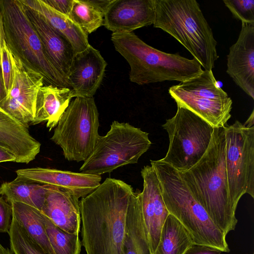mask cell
Masks as SVG:
<instances>
[{"label":"cell","mask_w":254,"mask_h":254,"mask_svg":"<svg viewBox=\"0 0 254 254\" xmlns=\"http://www.w3.org/2000/svg\"><path fill=\"white\" fill-rule=\"evenodd\" d=\"M6 96V92L0 65V103Z\"/></svg>","instance_id":"obj_38"},{"label":"cell","mask_w":254,"mask_h":254,"mask_svg":"<svg viewBox=\"0 0 254 254\" xmlns=\"http://www.w3.org/2000/svg\"><path fill=\"white\" fill-rule=\"evenodd\" d=\"M107 65L100 52L90 45L75 54L66 77L75 98L93 97L102 82Z\"/></svg>","instance_id":"obj_14"},{"label":"cell","mask_w":254,"mask_h":254,"mask_svg":"<svg viewBox=\"0 0 254 254\" xmlns=\"http://www.w3.org/2000/svg\"><path fill=\"white\" fill-rule=\"evenodd\" d=\"M5 37L3 26V21L2 14L0 9V53L3 44L5 42Z\"/></svg>","instance_id":"obj_37"},{"label":"cell","mask_w":254,"mask_h":254,"mask_svg":"<svg viewBox=\"0 0 254 254\" xmlns=\"http://www.w3.org/2000/svg\"><path fill=\"white\" fill-rule=\"evenodd\" d=\"M140 192H134L127 210L124 254H151L142 215Z\"/></svg>","instance_id":"obj_23"},{"label":"cell","mask_w":254,"mask_h":254,"mask_svg":"<svg viewBox=\"0 0 254 254\" xmlns=\"http://www.w3.org/2000/svg\"><path fill=\"white\" fill-rule=\"evenodd\" d=\"M151 144L147 132L128 123L114 121L107 134L100 136L79 171L101 175L123 166L137 163Z\"/></svg>","instance_id":"obj_7"},{"label":"cell","mask_w":254,"mask_h":254,"mask_svg":"<svg viewBox=\"0 0 254 254\" xmlns=\"http://www.w3.org/2000/svg\"><path fill=\"white\" fill-rule=\"evenodd\" d=\"M17 178L66 189L77 198L85 197L100 184L101 175L41 167L18 169Z\"/></svg>","instance_id":"obj_16"},{"label":"cell","mask_w":254,"mask_h":254,"mask_svg":"<svg viewBox=\"0 0 254 254\" xmlns=\"http://www.w3.org/2000/svg\"><path fill=\"white\" fill-rule=\"evenodd\" d=\"M221 252V251L211 247L193 244L184 254H220Z\"/></svg>","instance_id":"obj_34"},{"label":"cell","mask_w":254,"mask_h":254,"mask_svg":"<svg viewBox=\"0 0 254 254\" xmlns=\"http://www.w3.org/2000/svg\"><path fill=\"white\" fill-rule=\"evenodd\" d=\"M225 126L214 127L209 146L190 169L179 174L195 200L226 236L238 220L229 193L225 167Z\"/></svg>","instance_id":"obj_2"},{"label":"cell","mask_w":254,"mask_h":254,"mask_svg":"<svg viewBox=\"0 0 254 254\" xmlns=\"http://www.w3.org/2000/svg\"><path fill=\"white\" fill-rule=\"evenodd\" d=\"M169 93L177 105L196 114L213 127H222L231 117L232 101L220 88L212 70L173 85Z\"/></svg>","instance_id":"obj_10"},{"label":"cell","mask_w":254,"mask_h":254,"mask_svg":"<svg viewBox=\"0 0 254 254\" xmlns=\"http://www.w3.org/2000/svg\"><path fill=\"white\" fill-rule=\"evenodd\" d=\"M99 113L94 98L76 97L71 101L55 127L51 139L69 161H84L100 137Z\"/></svg>","instance_id":"obj_8"},{"label":"cell","mask_w":254,"mask_h":254,"mask_svg":"<svg viewBox=\"0 0 254 254\" xmlns=\"http://www.w3.org/2000/svg\"><path fill=\"white\" fill-rule=\"evenodd\" d=\"M132 187L107 178L79 201L81 244L86 254H124L126 216Z\"/></svg>","instance_id":"obj_1"},{"label":"cell","mask_w":254,"mask_h":254,"mask_svg":"<svg viewBox=\"0 0 254 254\" xmlns=\"http://www.w3.org/2000/svg\"><path fill=\"white\" fill-rule=\"evenodd\" d=\"M114 0H89V1L102 12L104 15Z\"/></svg>","instance_id":"obj_35"},{"label":"cell","mask_w":254,"mask_h":254,"mask_svg":"<svg viewBox=\"0 0 254 254\" xmlns=\"http://www.w3.org/2000/svg\"><path fill=\"white\" fill-rule=\"evenodd\" d=\"M73 97L74 94L71 88L52 84L42 86L37 95L36 114L32 125L47 122L46 127L51 130L57 126Z\"/></svg>","instance_id":"obj_22"},{"label":"cell","mask_w":254,"mask_h":254,"mask_svg":"<svg viewBox=\"0 0 254 254\" xmlns=\"http://www.w3.org/2000/svg\"><path fill=\"white\" fill-rule=\"evenodd\" d=\"M5 41L11 54L49 84L69 88L49 58L20 0H0Z\"/></svg>","instance_id":"obj_6"},{"label":"cell","mask_w":254,"mask_h":254,"mask_svg":"<svg viewBox=\"0 0 254 254\" xmlns=\"http://www.w3.org/2000/svg\"><path fill=\"white\" fill-rule=\"evenodd\" d=\"M162 127L168 133L169 145L160 160L180 172L189 170L201 158L214 130L208 122L179 105L175 115L167 120Z\"/></svg>","instance_id":"obj_9"},{"label":"cell","mask_w":254,"mask_h":254,"mask_svg":"<svg viewBox=\"0 0 254 254\" xmlns=\"http://www.w3.org/2000/svg\"><path fill=\"white\" fill-rule=\"evenodd\" d=\"M150 164L160 181L163 198L169 213L183 225L194 244L229 253L226 236L193 198L179 172L160 160H151Z\"/></svg>","instance_id":"obj_5"},{"label":"cell","mask_w":254,"mask_h":254,"mask_svg":"<svg viewBox=\"0 0 254 254\" xmlns=\"http://www.w3.org/2000/svg\"><path fill=\"white\" fill-rule=\"evenodd\" d=\"M0 65L6 95L13 81V67L11 54L5 42L1 50Z\"/></svg>","instance_id":"obj_31"},{"label":"cell","mask_w":254,"mask_h":254,"mask_svg":"<svg viewBox=\"0 0 254 254\" xmlns=\"http://www.w3.org/2000/svg\"><path fill=\"white\" fill-rule=\"evenodd\" d=\"M58 12L69 17L73 0H43Z\"/></svg>","instance_id":"obj_33"},{"label":"cell","mask_w":254,"mask_h":254,"mask_svg":"<svg viewBox=\"0 0 254 254\" xmlns=\"http://www.w3.org/2000/svg\"><path fill=\"white\" fill-rule=\"evenodd\" d=\"M227 59V73L254 99V24L242 23L238 38L230 47Z\"/></svg>","instance_id":"obj_15"},{"label":"cell","mask_w":254,"mask_h":254,"mask_svg":"<svg viewBox=\"0 0 254 254\" xmlns=\"http://www.w3.org/2000/svg\"><path fill=\"white\" fill-rule=\"evenodd\" d=\"M254 110H253L251 115L247 120V121L243 125L245 127H254Z\"/></svg>","instance_id":"obj_39"},{"label":"cell","mask_w":254,"mask_h":254,"mask_svg":"<svg viewBox=\"0 0 254 254\" xmlns=\"http://www.w3.org/2000/svg\"><path fill=\"white\" fill-rule=\"evenodd\" d=\"M25 8L51 62L67 80L66 77L75 54L71 44L38 15L26 7Z\"/></svg>","instance_id":"obj_20"},{"label":"cell","mask_w":254,"mask_h":254,"mask_svg":"<svg viewBox=\"0 0 254 254\" xmlns=\"http://www.w3.org/2000/svg\"><path fill=\"white\" fill-rule=\"evenodd\" d=\"M223 1L234 17L242 23L254 24V0H224Z\"/></svg>","instance_id":"obj_30"},{"label":"cell","mask_w":254,"mask_h":254,"mask_svg":"<svg viewBox=\"0 0 254 254\" xmlns=\"http://www.w3.org/2000/svg\"><path fill=\"white\" fill-rule=\"evenodd\" d=\"M8 234L10 249L14 254H48L28 235L13 216Z\"/></svg>","instance_id":"obj_29"},{"label":"cell","mask_w":254,"mask_h":254,"mask_svg":"<svg viewBox=\"0 0 254 254\" xmlns=\"http://www.w3.org/2000/svg\"><path fill=\"white\" fill-rule=\"evenodd\" d=\"M141 174L143 180V190L140 192L142 215L151 254H153L163 224L170 213L154 168L151 166H145L142 169Z\"/></svg>","instance_id":"obj_13"},{"label":"cell","mask_w":254,"mask_h":254,"mask_svg":"<svg viewBox=\"0 0 254 254\" xmlns=\"http://www.w3.org/2000/svg\"><path fill=\"white\" fill-rule=\"evenodd\" d=\"M225 167L229 196L236 211L245 193L254 198V127L236 121L225 126Z\"/></svg>","instance_id":"obj_11"},{"label":"cell","mask_w":254,"mask_h":254,"mask_svg":"<svg viewBox=\"0 0 254 254\" xmlns=\"http://www.w3.org/2000/svg\"><path fill=\"white\" fill-rule=\"evenodd\" d=\"M69 17L88 34L103 25L104 14L89 0H73Z\"/></svg>","instance_id":"obj_27"},{"label":"cell","mask_w":254,"mask_h":254,"mask_svg":"<svg viewBox=\"0 0 254 254\" xmlns=\"http://www.w3.org/2000/svg\"><path fill=\"white\" fill-rule=\"evenodd\" d=\"M49 240L56 254H80L81 242L79 234L68 233L56 226L43 214Z\"/></svg>","instance_id":"obj_28"},{"label":"cell","mask_w":254,"mask_h":254,"mask_svg":"<svg viewBox=\"0 0 254 254\" xmlns=\"http://www.w3.org/2000/svg\"><path fill=\"white\" fill-rule=\"evenodd\" d=\"M155 0H114L104 15L103 25L113 33L133 32L153 24Z\"/></svg>","instance_id":"obj_17"},{"label":"cell","mask_w":254,"mask_h":254,"mask_svg":"<svg viewBox=\"0 0 254 254\" xmlns=\"http://www.w3.org/2000/svg\"><path fill=\"white\" fill-rule=\"evenodd\" d=\"M11 58L13 81L0 108L28 127L34 120L37 95L44 79L12 54Z\"/></svg>","instance_id":"obj_12"},{"label":"cell","mask_w":254,"mask_h":254,"mask_svg":"<svg viewBox=\"0 0 254 254\" xmlns=\"http://www.w3.org/2000/svg\"><path fill=\"white\" fill-rule=\"evenodd\" d=\"M47 185L16 178L0 187V194L8 202L15 201L32 206L41 211L47 190Z\"/></svg>","instance_id":"obj_25"},{"label":"cell","mask_w":254,"mask_h":254,"mask_svg":"<svg viewBox=\"0 0 254 254\" xmlns=\"http://www.w3.org/2000/svg\"><path fill=\"white\" fill-rule=\"evenodd\" d=\"M12 217L11 205L0 196V233H8L10 228Z\"/></svg>","instance_id":"obj_32"},{"label":"cell","mask_w":254,"mask_h":254,"mask_svg":"<svg viewBox=\"0 0 254 254\" xmlns=\"http://www.w3.org/2000/svg\"><path fill=\"white\" fill-rule=\"evenodd\" d=\"M0 146L13 154L16 162L28 164L40 152L41 143L28 127L0 108Z\"/></svg>","instance_id":"obj_19"},{"label":"cell","mask_w":254,"mask_h":254,"mask_svg":"<svg viewBox=\"0 0 254 254\" xmlns=\"http://www.w3.org/2000/svg\"><path fill=\"white\" fill-rule=\"evenodd\" d=\"M194 242L187 230L169 214L161 230L160 239L153 254H184Z\"/></svg>","instance_id":"obj_26"},{"label":"cell","mask_w":254,"mask_h":254,"mask_svg":"<svg viewBox=\"0 0 254 254\" xmlns=\"http://www.w3.org/2000/svg\"><path fill=\"white\" fill-rule=\"evenodd\" d=\"M3 162H16V158L13 154L0 146V163Z\"/></svg>","instance_id":"obj_36"},{"label":"cell","mask_w":254,"mask_h":254,"mask_svg":"<svg viewBox=\"0 0 254 254\" xmlns=\"http://www.w3.org/2000/svg\"><path fill=\"white\" fill-rule=\"evenodd\" d=\"M116 50L127 62L131 82L143 85L165 81L180 82L201 74L203 70L194 58L158 50L144 42L133 32L112 33Z\"/></svg>","instance_id":"obj_3"},{"label":"cell","mask_w":254,"mask_h":254,"mask_svg":"<svg viewBox=\"0 0 254 254\" xmlns=\"http://www.w3.org/2000/svg\"><path fill=\"white\" fill-rule=\"evenodd\" d=\"M52 29L62 35L71 44L76 53L81 52L89 46L88 35L68 16L55 10L43 0H20Z\"/></svg>","instance_id":"obj_21"},{"label":"cell","mask_w":254,"mask_h":254,"mask_svg":"<svg viewBox=\"0 0 254 254\" xmlns=\"http://www.w3.org/2000/svg\"><path fill=\"white\" fill-rule=\"evenodd\" d=\"M153 25L176 39L204 70L214 68L217 42L196 0H155Z\"/></svg>","instance_id":"obj_4"},{"label":"cell","mask_w":254,"mask_h":254,"mask_svg":"<svg viewBox=\"0 0 254 254\" xmlns=\"http://www.w3.org/2000/svg\"><path fill=\"white\" fill-rule=\"evenodd\" d=\"M41 211L62 230L79 234L81 226L79 200L69 190L47 185Z\"/></svg>","instance_id":"obj_18"},{"label":"cell","mask_w":254,"mask_h":254,"mask_svg":"<svg viewBox=\"0 0 254 254\" xmlns=\"http://www.w3.org/2000/svg\"><path fill=\"white\" fill-rule=\"evenodd\" d=\"M0 254H14L8 248H5L0 244Z\"/></svg>","instance_id":"obj_40"},{"label":"cell","mask_w":254,"mask_h":254,"mask_svg":"<svg viewBox=\"0 0 254 254\" xmlns=\"http://www.w3.org/2000/svg\"><path fill=\"white\" fill-rule=\"evenodd\" d=\"M8 203L12 207V216L28 235L48 254H56L46 231L41 211L21 202Z\"/></svg>","instance_id":"obj_24"}]
</instances>
